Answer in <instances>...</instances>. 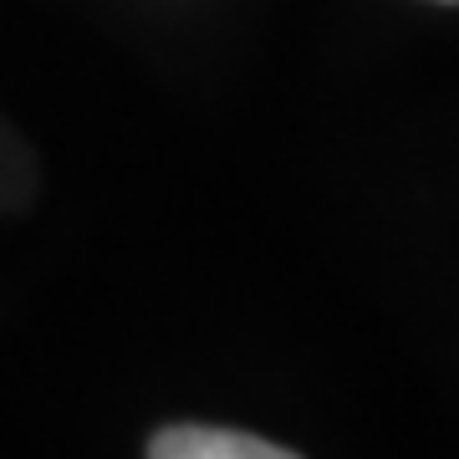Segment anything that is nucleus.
<instances>
[{
    "label": "nucleus",
    "instance_id": "nucleus-1",
    "mask_svg": "<svg viewBox=\"0 0 459 459\" xmlns=\"http://www.w3.org/2000/svg\"><path fill=\"white\" fill-rule=\"evenodd\" d=\"M148 455L153 459H291V449L265 444L255 434H235V429L179 424V429H164L148 444Z\"/></svg>",
    "mask_w": 459,
    "mask_h": 459
},
{
    "label": "nucleus",
    "instance_id": "nucleus-2",
    "mask_svg": "<svg viewBox=\"0 0 459 459\" xmlns=\"http://www.w3.org/2000/svg\"><path fill=\"white\" fill-rule=\"evenodd\" d=\"M455 5H459V0H455Z\"/></svg>",
    "mask_w": 459,
    "mask_h": 459
}]
</instances>
